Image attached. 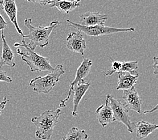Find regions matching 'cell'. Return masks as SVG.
<instances>
[{"mask_svg": "<svg viewBox=\"0 0 158 140\" xmlns=\"http://www.w3.org/2000/svg\"><path fill=\"white\" fill-rule=\"evenodd\" d=\"M61 23L59 21H52L48 26L32 25V19L27 18L24 20V25L29 30V33L22 36L24 43L30 49L35 51L37 47H45L49 43V36L52 32Z\"/></svg>", "mask_w": 158, "mask_h": 140, "instance_id": "cell-1", "label": "cell"}, {"mask_svg": "<svg viewBox=\"0 0 158 140\" xmlns=\"http://www.w3.org/2000/svg\"><path fill=\"white\" fill-rule=\"evenodd\" d=\"M61 110H47L39 117H32L31 122L35 124L37 129L35 132L36 138L40 140H51L54 128L59 123Z\"/></svg>", "mask_w": 158, "mask_h": 140, "instance_id": "cell-2", "label": "cell"}, {"mask_svg": "<svg viewBox=\"0 0 158 140\" xmlns=\"http://www.w3.org/2000/svg\"><path fill=\"white\" fill-rule=\"evenodd\" d=\"M14 47H16V52L21 56V59L29 66L32 72H41V71H53L54 67L51 65L49 59L41 56L35 51L30 49L26 44L24 40H22V43H16Z\"/></svg>", "mask_w": 158, "mask_h": 140, "instance_id": "cell-3", "label": "cell"}, {"mask_svg": "<svg viewBox=\"0 0 158 140\" xmlns=\"http://www.w3.org/2000/svg\"><path fill=\"white\" fill-rule=\"evenodd\" d=\"M65 74L63 66L59 64L53 71L44 76H38L31 79L29 85L34 91L39 94H48L59 82L60 77Z\"/></svg>", "mask_w": 158, "mask_h": 140, "instance_id": "cell-4", "label": "cell"}, {"mask_svg": "<svg viewBox=\"0 0 158 140\" xmlns=\"http://www.w3.org/2000/svg\"><path fill=\"white\" fill-rule=\"evenodd\" d=\"M69 26L77 29L79 32L85 33L86 35L92 37H97L103 35H108L112 34L123 32H133L135 31V28H119L114 27H109V26H95L88 27V26H84L79 24L71 22L69 20H67Z\"/></svg>", "mask_w": 158, "mask_h": 140, "instance_id": "cell-5", "label": "cell"}, {"mask_svg": "<svg viewBox=\"0 0 158 140\" xmlns=\"http://www.w3.org/2000/svg\"><path fill=\"white\" fill-rule=\"evenodd\" d=\"M107 97L108 98V104L112 109L114 121H116L125 125L129 133L132 134L133 132L132 123L131 122L129 111L125 105L122 103L120 100L116 99L110 94H108Z\"/></svg>", "mask_w": 158, "mask_h": 140, "instance_id": "cell-6", "label": "cell"}, {"mask_svg": "<svg viewBox=\"0 0 158 140\" xmlns=\"http://www.w3.org/2000/svg\"><path fill=\"white\" fill-rule=\"evenodd\" d=\"M92 66V62L91 60L86 58L83 59V61L81 63V65L79 66V67L77 68V70L76 71L75 79L69 85V90L68 94H67V97L64 100H61V103L59 104L60 108H64L66 107V103L70 98L71 94L73 92L74 86L77 85V84H79L80 82H81L82 80H84V79L89 74L90 70H91Z\"/></svg>", "mask_w": 158, "mask_h": 140, "instance_id": "cell-7", "label": "cell"}, {"mask_svg": "<svg viewBox=\"0 0 158 140\" xmlns=\"http://www.w3.org/2000/svg\"><path fill=\"white\" fill-rule=\"evenodd\" d=\"M66 47L69 51L84 56L87 46L82 32H70L66 39Z\"/></svg>", "mask_w": 158, "mask_h": 140, "instance_id": "cell-8", "label": "cell"}, {"mask_svg": "<svg viewBox=\"0 0 158 140\" xmlns=\"http://www.w3.org/2000/svg\"><path fill=\"white\" fill-rule=\"evenodd\" d=\"M123 99L125 101L124 104L127 108H129L139 114H141L142 99L135 87L129 90H123Z\"/></svg>", "mask_w": 158, "mask_h": 140, "instance_id": "cell-9", "label": "cell"}, {"mask_svg": "<svg viewBox=\"0 0 158 140\" xmlns=\"http://www.w3.org/2000/svg\"><path fill=\"white\" fill-rule=\"evenodd\" d=\"M108 16L106 14L96 12H87L81 15L80 23L84 26H104L105 22L108 20Z\"/></svg>", "mask_w": 158, "mask_h": 140, "instance_id": "cell-10", "label": "cell"}, {"mask_svg": "<svg viewBox=\"0 0 158 140\" xmlns=\"http://www.w3.org/2000/svg\"><path fill=\"white\" fill-rule=\"evenodd\" d=\"M91 84L89 82L85 80H82L77 85L74 86L73 92L74 93L73 95V110L71 115L73 117H76L78 113V107L80 104V101L84 96L85 93L87 92Z\"/></svg>", "mask_w": 158, "mask_h": 140, "instance_id": "cell-11", "label": "cell"}, {"mask_svg": "<svg viewBox=\"0 0 158 140\" xmlns=\"http://www.w3.org/2000/svg\"><path fill=\"white\" fill-rule=\"evenodd\" d=\"M0 6H1L2 8L4 11V12L7 14V16L10 18V20L11 22L14 25L15 28H16L17 32L18 34H20L22 36H23V33H22V30L20 28L18 24L17 20V13H18V9L17 6L16 4V2L14 0H11V1H7V0H2L0 1Z\"/></svg>", "mask_w": 158, "mask_h": 140, "instance_id": "cell-12", "label": "cell"}, {"mask_svg": "<svg viewBox=\"0 0 158 140\" xmlns=\"http://www.w3.org/2000/svg\"><path fill=\"white\" fill-rule=\"evenodd\" d=\"M98 121L102 127H106L108 125L114 121L112 109L108 104V98L106 96L105 104L100 106L96 111Z\"/></svg>", "mask_w": 158, "mask_h": 140, "instance_id": "cell-13", "label": "cell"}, {"mask_svg": "<svg viewBox=\"0 0 158 140\" xmlns=\"http://www.w3.org/2000/svg\"><path fill=\"white\" fill-rule=\"evenodd\" d=\"M1 36L2 40V52L1 57H0V68L4 66L13 68L16 66V63L14 62V53L7 43L3 31H2Z\"/></svg>", "mask_w": 158, "mask_h": 140, "instance_id": "cell-14", "label": "cell"}, {"mask_svg": "<svg viewBox=\"0 0 158 140\" xmlns=\"http://www.w3.org/2000/svg\"><path fill=\"white\" fill-rule=\"evenodd\" d=\"M133 129L136 131V136L139 139H143L155 131L158 125L156 124L150 123L148 122L141 121L137 123H132Z\"/></svg>", "mask_w": 158, "mask_h": 140, "instance_id": "cell-15", "label": "cell"}, {"mask_svg": "<svg viewBox=\"0 0 158 140\" xmlns=\"http://www.w3.org/2000/svg\"><path fill=\"white\" fill-rule=\"evenodd\" d=\"M118 82L116 86V90H129L135 87L136 84L138 75H134L128 72H119L117 73Z\"/></svg>", "mask_w": 158, "mask_h": 140, "instance_id": "cell-16", "label": "cell"}, {"mask_svg": "<svg viewBox=\"0 0 158 140\" xmlns=\"http://www.w3.org/2000/svg\"><path fill=\"white\" fill-rule=\"evenodd\" d=\"M80 1H49L48 7H56L60 12L68 14L80 6Z\"/></svg>", "mask_w": 158, "mask_h": 140, "instance_id": "cell-17", "label": "cell"}, {"mask_svg": "<svg viewBox=\"0 0 158 140\" xmlns=\"http://www.w3.org/2000/svg\"><path fill=\"white\" fill-rule=\"evenodd\" d=\"M63 140H89V137L84 130L73 127L64 136Z\"/></svg>", "mask_w": 158, "mask_h": 140, "instance_id": "cell-18", "label": "cell"}, {"mask_svg": "<svg viewBox=\"0 0 158 140\" xmlns=\"http://www.w3.org/2000/svg\"><path fill=\"white\" fill-rule=\"evenodd\" d=\"M137 69H138L137 61L121 62V67H120L119 72H128L134 75H138L139 74L137 71Z\"/></svg>", "mask_w": 158, "mask_h": 140, "instance_id": "cell-19", "label": "cell"}, {"mask_svg": "<svg viewBox=\"0 0 158 140\" xmlns=\"http://www.w3.org/2000/svg\"><path fill=\"white\" fill-rule=\"evenodd\" d=\"M120 67H121V62L113 61L112 63L111 70H108L104 73L106 76H111L114 73H118L120 71Z\"/></svg>", "mask_w": 158, "mask_h": 140, "instance_id": "cell-20", "label": "cell"}, {"mask_svg": "<svg viewBox=\"0 0 158 140\" xmlns=\"http://www.w3.org/2000/svg\"><path fill=\"white\" fill-rule=\"evenodd\" d=\"M0 82L10 83L12 82V79L6 74V71L3 70H0Z\"/></svg>", "mask_w": 158, "mask_h": 140, "instance_id": "cell-21", "label": "cell"}, {"mask_svg": "<svg viewBox=\"0 0 158 140\" xmlns=\"http://www.w3.org/2000/svg\"><path fill=\"white\" fill-rule=\"evenodd\" d=\"M7 26V22L5 21L4 19L2 16V15L0 14V31H2L6 28Z\"/></svg>", "mask_w": 158, "mask_h": 140, "instance_id": "cell-22", "label": "cell"}, {"mask_svg": "<svg viewBox=\"0 0 158 140\" xmlns=\"http://www.w3.org/2000/svg\"><path fill=\"white\" fill-rule=\"evenodd\" d=\"M157 57H153V74L155 75H157L158 68H157Z\"/></svg>", "mask_w": 158, "mask_h": 140, "instance_id": "cell-23", "label": "cell"}, {"mask_svg": "<svg viewBox=\"0 0 158 140\" xmlns=\"http://www.w3.org/2000/svg\"><path fill=\"white\" fill-rule=\"evenodd\" d=\"M7 103V98L4 97L3 98V101L0 103V115H1V111H2V110L4 109V108L6 107V105Z\"/></svg>", "mask_w": 158, "mask_h": 140, "instance_id": "cell-24", "label": "cell"}, {"mask_svg": "<svg viewBox=\"0 0 158 140\" xmlns=\"http://www.w3.org/2000/svg\"><path fill=\"white\" fill-rule=\"evenodd\" d=\"M157 105H156V107H155V108H154L152 110H151V111H143V113H144V114H147V113H151V112H153L157 111Z\"/></svg>", "mask_w": 158, "mask_h": 140, "instance_id": "cell-25", "label": "cell"}]
</instances>
